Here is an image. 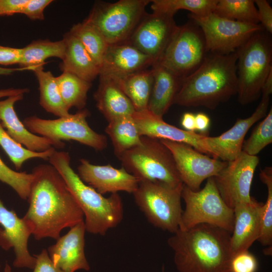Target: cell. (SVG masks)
Instances as JSON below:
<instances>
[{"label": "cell", "mask_w": 272, "mask_h": 272, "mask_svg": "<svg viewBox=\"0 0 272 272\" xmlns=\"http://www.w3.org/2000/svg\"><path fill=\"white\" fill-rule=\"evenodd\" d=\"M107 77L111 78L128 98L135 111L148 109L153 84L151 67L126 75Z\"/></svg>", "instance_id": "27"}, {"label": "cell", "mask_w": 272, "mask_h": 272, "mask_svg": "<svg viewBox=\"0 0 272 272\" xmlns=\"http://www.w3.org/2000/svg\"><path fill=\"white\" fill-rule=\"evenodd\" d=\"M0 225V247L6 251L13 249L15 255L13 266L33 269L36 258L31 255L28 248L32 228L23 218H19L14 210L7 209L1 199Z\"/></svg>", "instance_id": "17"}, {"label": "cell", "mask_w": 272, "mask_h": 272, "mask_svg": "<svg viewBox=\"0 0 272 272\" xmlns=\"http://www.w3.org/2000/svg\"><path fill=\"white\" fill-rule=\"evenodd\" d=\"M32 69L28 67H19V68H7L0 67V76L9 75L15 72L23 71H32Z\"/></svg>", "instance_id": "49"}, {"label": "cell", "mask_w": 272, "mask_h": 272, "mask_svg": "<svg viewBox=\"0 0 272 272\" xmlns=\"http://www.w3.org/2000/svg\"><path fill=\"white\" fill-rule=\"evenodd\" d=\"M262 205L252 197L250 201L239 203L234 208V225L230 239L233 256L248 250L258 240Z\"/></svg>", "instance_id": "21"}, {"label": "cell", "mask_w": 272, "mask_h": 272, "mask_svg": "<svg viewBox=\"0 0 272 272\" xmlns=\"http://www.w3.org/2000/svg\"><path fill=\"white\" fill-rule=\"evenodd\" d=\"M231 233L221 228L200 224L178 229L167 240L174 251L179 272H230L233 254Z\"/></svg>", "instance_id": "2"}, {"label": "cell", "mask_w": 272, "mask_h": 272, "mask_svg": "<svg viewBox=\"0 0 272 272\" xmlns=\"http://www.w3.org/2000/svg\"><path fill=\"white\" fill-rule=\"evenodd\" d=\"M213 13L230 20L259 24L257 9L252 0H218Z\"/></svg>", "instance_id": "33"}, {"label": "cell", "mask_w": 272, "mask_h": 272, "mask_svg": "<svg viewBox=\"0 0 272 272\" xmlns=\"http://www.w3.org/2000/svg\"><path fill=\"white\" fill-rule=\"evenodd\" d=\"M236 52H209L199 66L184 78L173 104L214 109L237 94Z\"/></svg>", "instance_id": "3"}, {"label": "cell", "mask_w": 272, "mask_h": 272, "mask_svg": "<svg viewBox=\"0 0 272 272\" xmlns=\"http://www.w3.org/2000/svg\"><path fill=\"white\" fill-rule=\"evenodd\" d=\"M65 51L59 64L62 72L73 74L89 82L100 74V68L80 41L70 32L63 36Z\"/></svg>", "instance_id": "26"}, {"label": "cell", "mask_w": 272, "mask_h": 272, "mask_svg": "<svg viewBox=\"0 0 272 272\" xmlns=\"http://www.w3.org/2000/svg\"><path fill=\"white\" fill-rule=\"evenodd\" d=\"M177 26L168 45L155 62L183 80L196 70L208 52L203 34L191 19Z\"/></svg>", "instance_id": "11"}, {"label": "cell", "mask_w": 272, "mask_h": 272, "mask_svg": "<svg viewBox=\"0 0 272 272\" xmlns=\"http://www.w3.org/2000/svg\"><path fill=\"white\" fill-rule=\"evenodd\" d=\"M151 69L153 84L148 110L163 117L173 104L182 80L157 63L153 64Z\"/></svg>", "instance_id": "25"}, {"label": "cell", "mask_w": 272, "mask_h": 272, "mask_svg": "<svg viewBox=\"0 0 272 272\" xmlns=\"http://www.w3.org/2000/svg\"><path fill=\"white\" fill-rule=\"evenodd\" d=\"M32 173L29 208L23 218L31 226L36 240H56L62 230L84 221V214L53 166L40 164L33 168Z\"/></svg>", "instance_id": "1"}, {"label": "cell", "mask_w": 272, "mask_h": 272, "mask_svg": "<svg viewBox=\"0 0 272 272\" xmlns=\"http://www.w3.org/2000/svg\"><path fill=\"white\" fill-rule=\"evenodd\" d=\"M272 143V108L263 120L253 129L250 136L244 141L242 151L250 156H256Z\"/></svg>", "instance_id": "37"}, {"label": "cell", "mask_w": 272, "mask_h": 272, "mask_svg": "<svg viewBox=\"0 0 272 272\" xmlns=\"http://www.w3.org/2000/svg\"><path fill=\"white\" fill-rule=\"evenodd\" d=\"M177 27L174 16L156 12L147 13L127 42L150 57L154 63L164 52Z\"/></svg>", "instance_id": "15"}, {"label": "cell", "mask_w": 272, "mask_h": 272, "mask_svg": "<svg viewBox=\"0 0 272 272\" xmlns=\"http://www.w3.org/2000/svg\"><path fill=\"white\" fill-rule=\"evenodd\" d=\"M43 65H38L32 71L38 82L39 104L46 111L59 117L68 115L69 110L61 97L56 78L50 71H45Z\"/></svg>", "instance_id": "28"}, {"label": "cell", "mask_w": 272, "mask_h": 272, "mask_svg": "<svg viewBox=\"0 0 272 272\" xmlns=\"http://www.w3.org/2000/svg\"><path fill=\"white\" fill-rule=\"evenodd\" d=\"M218 0H153V12L172 16L180 10L190 11L196 16H205L213 13Z\"/></svg>", "instance_id": "34"}, {"label": "cell", "mask_w": 272, "mask_h": 272, "mask_svg": "<svg viewBox=\"0 0 272 272\" xmlns=\"http://www.w3.org/2000/svg\"><path fill=\"white\" fill-rule=\"evenodd\" d=\"M258 261L248 250L234 255L230 265V272H256Z\"/></svg>", "instance_id": "39"}, {"label": "cell", "mask_w": 272, "mask_h": 272, "mask_svg": "<svg viewBox=\"0 0 272 272\" xmlns=\"http://www.w3.org/2000/svg\"><path fill=\"white\" fill-rule=\"evenodd\" d=\"M29 92L27 88H8L0 89V98L19 94H24Z\"/></svg>", "instance_id": "47"}, {"label": "cell", "mask_w": 272, "mask_h": 272, "mask_svg": "<svg viewBox=\"0 0 272 272\" xmlns=\"http://www.w3.org/2000/svg\"><path fill=\"white\" fill-rule=\"evenodd\" d=\"M181 198L185 207L182 211L179 229L188 230L195 225L206 224L232 233L234 214L221 197L214 177L207 179L205 186L193 191L183 185Z\"/></svg>", "instance_id": "7"}, {"label": "cell", "mask_w": 272, "mask_h": 272, "mask_svg": "<svg viewBox=\"0 0 272 272\" xmlns=\"http://www.w3.org/2000/svg\"><path fill=\"white\" fill-rule=\"evenodd\" d=\"M0 267H1V264H0Z\"/></svg>", "instance_id": "51"}, {"label": "cell", "mask_w": 272, "mask_h": 272, "mask_svg": "<svg viewBox=\"0 0 272 272\" xmlns=\"http://www.w3.org/2000/svg\"><path fill=\"white\" fill-rule=\"evenodd\" d=\"M181 124L184 130L194 132L195 130V114L190 112L184 113L181 118Z\"/></svg>", "instance_id": "46"}, {"label": "cell", "mask_w": 272, "mask_h": 272, "mask_svg": "<svg viewBox=\"0 0 272 272\" xmlns=\"http://www.w3.org/2000/svg\"><path fill=\"white\" fill-rule=\"evenodd\" d=\"M56 78L61 97L66 108L69 110L72 107L79 110L84 109L91 82L67 72H62Z\"/></svg>", "instance_id": "31"}, {"label": "cell", "mask_w": 272, "mask_h": 272, "mask_svg": "<svg viewBox=\"0 0 272 272\" xmlns=\"http://www.w3.org/2000/svg\"><path fill=\"white\" fill-rule=\"evenodd\" d=\"M22 49L20 67L31 68L33 71L36 66L44 64L45 60L49 57H55L62 60L65 46L63 39L56 41L39 39L32 42Z\"/></svg>", "instance_id": "30"}, {"label": "cell", "mask_w": 272, "mask_h": 272, "mask_svg": "<svg viewBox=\"0 0 272 272\" xmlns=\"http://www.w3.org/2000/svg\"><path fill=\"white\" fill-rule=\"evenodd\" d=\"M86 231L84 220L71 228L66 234L60 236L55 244L48 248L52 261L63 272L90 270L85 253Z\"/></svg>", "instance_id": "19"}, {"label": "cell", "mask_w": 272, "mask_h": 272, "mask_svg": "<svg viewBox=\"0 0 272 272\" xmlns=\"http://www.w3.org/2000/svg\"><path fill=\"white\" fill-rule=\"evenodd\" d=\"M189 17L200 29L208 53L235 52L253 34L263 29L260 24L232 20L214 13L205 16L190 14Z\"/></svg>", "instance_id": "12"}, {"label": "cell", "mask_w": 272, "mask_h": 272, "mask_svg": "<svg viewBox=\"0 0 272 272\" xmlns=\"http://www.w3.org/2000/svg\"><path fill=\"white\" fill-rule=\"evenodd\" d=\"M261 181L266 186L267 199L263 203L261 212V229L257 240L264 246L271 248L272 245V168L266 167L260 171Z\"/></svg>", "instance_id": "36"}, {"label": "cell", "mask_w": 272, "mask_h": 272, "mask_svg": "<svg viewBox=\"0 0 272 272\" xmlns=\"http://www.w3.org/2000/svg\"><path fill=\"white\" fill-rule=\"evenodd\" d=\"M98 87L94 94L96 107L109 122L116 118L132 115L135 109L128 98L109 77L99 75Z\"/></svg>", "instance_id": "24"}, {"label": "cell", "mask_w": 272, "mask_h": 272, "mask_svg": "<svg viewBox=\"0 0 272 272\" xmlns=\"http://www.w3.org/2000/svg\"><path fill=\"white\" fill-rule=\"evenodd\" d=\"M52 2L51 0H28L22 14L31 20H43L45 9Z\"/></svg>", "instance_id": "41"}, {"label": "cell", "mask_w": 272, "mask_h": 272, "mask_svg": "<svg viewBox=\"0 0 272 272\" xmlns=\"http://www.w3.org/2000/svg\"><path fill=\"white\" fill-rule=\"evenodd\" d=\"M162 272H164V271H163Z\"/></svg>", "instance_id": "52"}, {"label": "cell", "mask_w": 272, "mask_h": 272, "mask_svg": "<svg viewBox=\"0 0 272 272\" xmlns=\"http://www.w3.org/2000/svg\"><path fill=\"white\" fill-rule=\"evenodd\" d=\"M259 160L257 156L242 151L213 177L221 197L230 208L233 209L238 203L251 200V186Z\"/></svg>", "instance_id": "14"}, {"label": "cell", "mask_w": 272, "mask_h": 272, "mask_svg": "<svg viewBox=\"0 0 272 272\" xmlns=\"http://www.w3.org/2000/svg\"><path fill=\"white\" fill-rule=\"evenodd\" d=\"M210 126V119L205 113L200 112L195 115V130L206 133Z\"/></svg>", "instance_id": "45"}, {"label": "cell", "mask_w": 272, "mask_h": 272, "mask_svg": "<svg viewBox=\"0 0 272 272\" xmlns=\"http://www.w3.org/2000/svg\"><path fill=\"white\" fill-rule=\"evenodd\" d=\"M132 117L141 136L167 140L187 144L194 149L210 156L205 143L206 135L179 128L164 121L148 109L135 111Z\"/></svg>", "instance_id": "20"}, {"label": "cell", "mask_w": 272, "mask_h": 272, "mask_svg": "<svg viewBox=\"0 0 272 272\" xmlns=\"http://www.w3.org/2000/svg\"><path fill=\"white\" fill-rule=\"evenodd\" d=\"M148 0H120L115 3H95L84 20L93 25L109 45L128 41L147 14Z\"/></svg>", "instance_id": "8"}, {"label": "cell", "mask_w": 272, "mask_h": 272, "mask_svg": "<svg viewBox=\"0 0 272 272\" xmlns=\"http://www.w3.org/2000/svg\"><path fill=\"white\" fill-rule=\"evenodd\" d=\"M132 115L114 119L108 122L105 128V132L112 143L114 153L118 158L125 151L142 144V136Z\"/></svg>", "instance_id": "29"}, {"label": "cell", "mask_w": 272, "mask_h": 272, "mask_svg": "<svg viewBox=\"0 0 272 272\" xmlns=\"http://www.w3.org/2000/svg\"><path fill=\"white\" fill-rule=\"evenodd\" d=\"M33 255L36 262L33 272H63L54 264L46 249H43L38 254Z\"/></svg>", "instance_id": "42"}, {"label": "cell", "mask_w": 272, "mask_h": 272, "mask_svg": "<svg viewBox=\"0 0 272 272\" xmlns=\"http://www.w3.org/2000/svg\"><path fill=\"white\" fill-rule=\"evenodd\" d=\"M142 144L119 157L122 167L139 181H159L173 187L183 184L170 151L160 139L142 136Z\"/></svg>", "instance_id": "6"}, {"label": "cell", "mask_w": 272, "mask_h": 272, "mask_svg": "<svg viewBox=\"0 0 272 272\" xmlns=\"http://www.w3.org/2000/svg\"><path fill=\"white\" fill-rule=\"evenodd\" d=\"M259 24L268 33L272 34V8L266 0L254 1Z\"/></svg>", "instance_id": "40"}, {"label": "cell", "mask_w": 272, "mask_h": 272, "mask_svg": "<svg viewBox=\"0 0 272 272\" xmlns=\"http://www.w3.org/2000/svg\"><path fill=\"white\" fill-rule=\"evenodd\" d=\"M0 146L13 163L16 170H20L24 163L32 158H41L48 160L55 150L52 148L42 152H33L27 150L16 143L8 134L0 121Z\"/></svg>", "instance_id": "35"}, {"label": "cell", "mask_w": 272, "mask_h": 272, "mask_svg": "<svg viewBox=\"0 0 272 272\" xmlns=\"http://www.w3.org/2000/svg\"><path fill=\"white\" fill-rule=\"evenodd\" d=\"M261 96L260 102L250 116L238 118L230 128L220 135H206L205 143L210 155L213 158L228 162L234 160L242 152L244 138L249 129L267 113L269 96Z\"/></svg>", "instance_id": "16"}, {"label": "cell", "mask_w": 272, "mask_h": 272, "mask_svg": "<svg viewBox=\"0 0 272 272\" xmlns=\"http://www.w3.org/2000/svg\"><path fill=\"white\" fill-rule=\"evenodd\" d=\"M28 0H0V16L22 14Z\"/></svg>", "instance_id": "44"}, {"label": "cell", "mask_w": 272, "mask_h": 272, "mask_svg": "<svg viewBox=\"0 0 272 272\" xmlns=\"http://www.w3.org/2000/svg\"><path fill=\"white\" fill-rule=\"evenodd\" d=\"M89 115V111L84 108L75 114L70 113L55 119L31 116L25 118L23 123L31 132L52 141L57 149L64 147L63 141L73 140L96 150L102 151L107 147V138L90 127L87 121Z\"/></svg>", "instance_id": "10"}, {"label": "cell", "mask_w": 272, "mask_h": 272, "mask_svg": "<svg viewBox=\"0 0 272 272\" xmlns=\"http://www.w3.org/2000/svg\"><path fill=\"white\" fill-rule=\"evenodd\" d=\"M153 63L150 57L127 42L109 45L105 53L99 75H126L147 69Z\"/></svg>", "instance_id": "23"}, {"label": "cell", "mask_w": 272, "mask_h": 272, "mask_svg": "<svg viewBox=\"0 0 272 272\" xmlns=\"http://www.w3.org/2000/svg\"><path fill=\"white\" fill-rule=\"evenodd\" d=\"M33 178L32 173L12 170L0 158V181L11 187L24 200L28 198Z\"/></svg>", "instance_id": "38"}, {"label": "cell", "mask_w": 272, "mask_h": 272, "mask_svg": "<svg viewBox=\"0 0 272 272\" xmlns=\"http://www.w3.org/2000/svg\"><path fill=\"white\" fill-rule=\"evenodd\" d=\"M170 151L183 184L193 191L200 189L202 182L216 176L227 162L211 158L185 143L160 140Z\"/></svg>", "instance_id": "13"}, {"label": "cell", "mask_w": 272, "mask_h": 272, "mask_svg": "<svg viewBox=\"0 0 272 272\" xmlns=\"http://www.w3.org/2000/svg\"><path fill=\"white\" fill-rule=\"evenodd\" d=\"M69 32L80 41L100 69L108 46L101 34L85 20L73 25Z\"/></svg>", "instance_id": "32"}, {"label": "cell", "mask_w": 272, "mask_h": 272, "mask_svg": "<svg viewBox=\"0 0 272 272\" xmlns=\"http://www.w3.org/2000/svg\"><path fill=\"white\" fill-rule=\"evenodd\" d=\"M48 161L62 177L82 210L86 231L104 235L121 222L123 207L117 193L105 197L85 183L72 168L68 152L55 150Z\"/></svg>", "instance_id": "4"}, {"label": "cell", "mask_w": 272, "mask_h": 272, "mask_svg": "<svg viewBox=\"0 0 272 272\" xmlns=\"http://www.w3.org/2000/svg\"><path fill=\"white\" fill-rule=\"evenodd\" d=\"M238 100L247 105L257 100L272 71L271 34L263 29L253 34L236 51Z\"/></svg>", "instance_id": "5"}, {"label": "cell", "mask_w": 272, "mask_h": 272, "mask_svg": "<svg viewBox=\"0 0 272 272\" xmlns=\"http://www.w3.org/2000/svg\"><path fill=\"white\" fill-rule=\"evenodd\" d=\"M22 48H13L0 45V64L9 65L20 62Z\"/></svg>", "instance_id": "43"}, {"label": "cell", "mask_w": 272, "mask_h": 272, "mask_svg": "<svg viewBox=\"0 0 272 272\" xmlns=\"http://www.w3.org/2000/svg\"><path fill=\"white\" fill-rule=\"evenodd\" d=\"M80 162L77 174L80 179L101 194L120 191L133 193L138 188L139 180L123 167L94 165L85 159Z\"/></svg>", "instance_id": "18"}, {"label": "cell", "mask_w": 272, "mask_h": 272, "mask_svg": "<svg viewBox=\"0 0 272 272\" xmlns=\"http://www.w3.org/2000/svg\"><path fill=\"white\" fill-rule=\"evenodd\" d=\"M24 94L7 97L0 100V121L10 137L16 143L28 150L42 152L52 148L55 144L49 139L35 134L29 131L18 117L15 104L23 99Z\"/></svg>", "instance_id": "22"}, {"label": "cell", "mask_w": 272, "mask_h": 272, "mask_svg": "<svg viewBox=\"0 0 272 272\" xmlns=\"http://www.w3.org/2000/svg\"><path fill=\"white\" fill-rule=\"evenodd\" d=\"M183 184L173 187L159 181H139L132 193L134 201L149 223L173 234L179 229L182 210Z\"/></svg>", "instance_id": "9"}, {"label": "cell", "mask_w": 272, "mask_h": 272, "mask_svg": "<svg viewBox=\"0 0 272 272\" xmlns=\"http://www.w3.org/2000/svg\"><path fill=\"white\" fill-rule=\"evenodd\" d=\"M272 93V71L270 72L261 88V95L270 96Z\"/></svg>", "instance_id": "48"}, {"label": "cell", "mask_w": 272, "mask_h": 272, "mask_svg": "<svg viewBox=\"0 0 272 272\" xmlns=\"http://www.w3.org/2000/svg\"><path fill=\"white\" fill-rule=\"evenodd\" d=\"M4 272H12L11 267L7 262L5 263Z\"/></svg>", "instance_id": "50"}]
</instances>
